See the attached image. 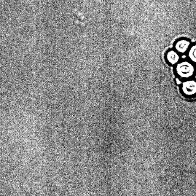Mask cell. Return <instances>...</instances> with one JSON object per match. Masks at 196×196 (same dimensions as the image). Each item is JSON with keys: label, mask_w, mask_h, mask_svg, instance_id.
<instances>
[{"label": "cell", "mask_w": 196, "mask_h": 196, "mask_svg": "<svg viewBox=\"0 0 196 196\" xmlns=\"http://www.w3.org/2000/svg\"><path fill=\"white\" fill-rule=\"evenodd\" d=\"M175 72L180 78L185 79H190L195 74V65L190 60L180 61L175 66Z\"/></svg>", "instance_id": "cell-1"}, {"label": "cell", "mask_w": 196, "mask_h": 196, "mask_svg": "<svg viewBox=\"0 0 196 196\" xmlns=\"http://www.w3.org/2000/svg\"><path fill=\"white\" fill-rule=\"evenodd\" d=\"M182 91L185 95L193 97L196 95V81L189 79L183 82L181 87Z\"/></svg>", "instance_id": "cell-2"}, {"label": "cell", "mask_w": 196, "mask_h": 196, "mask_svg": "<svg viewBox=\"0 0 196 196\" xmlns=\"http://www.w3.org/2000/svg\"><path fill=\"white\" fill-rule=\"evenodd\" d=\"M191 44L189 39H181L176 41L174 44V50L179 54L187 53Z\"/></svg>", "instance_id": "cell-3"}, {"label": "cell", "mask_w": 196, "mask_h": 196, "mask_svg": "<svg viewBox=\"0 0 196 196\" xmlns=\"http://www.w3.org/2000/svg\"><path fill=\"white\" fill-rule=\"evenodd\" d=\"M179 54L175 50H169L165 53V60L170 65L176 66L180 61L181 58Z\"/></svg>", "instance_id": "cell-4"}, {"label": "cell", "mask_w": 196, "mask_h": 196, "mask_svg": "<svg viewBox=\"0 0 196 196\" xmlns=\"http://www.w3.org/2000/svg\"><path fill=\"white\" fill-rule=\"evenodd\" d=\"M187 53L189 60L196 65V43L191 44Z\"/></svg>", "instance_id": "cell-5"}]
</instances>
